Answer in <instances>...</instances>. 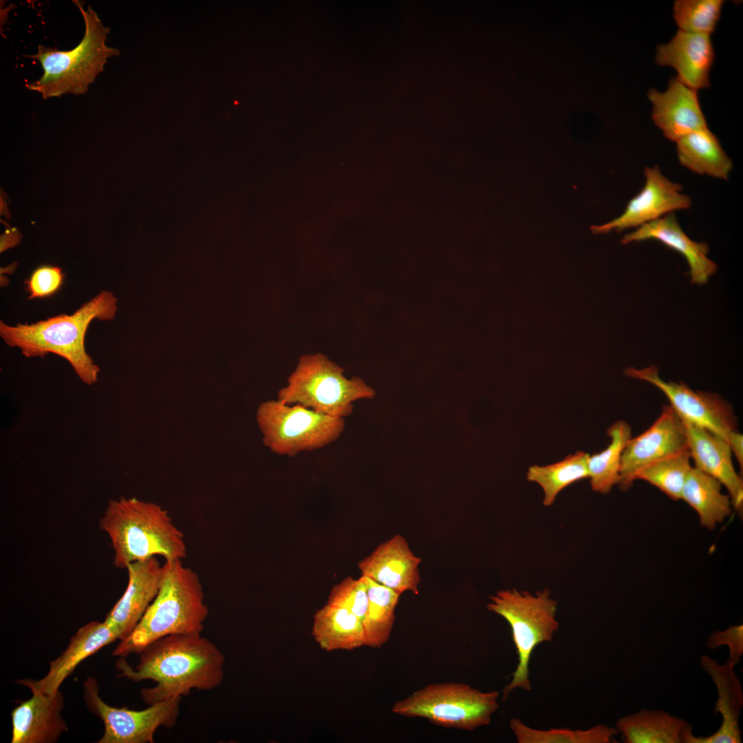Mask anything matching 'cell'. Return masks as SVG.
<instances>
[{"mask_svg":"<svg viewBox=\"0 0 743 743\" xmlns=\"http://www.w3.org/2000/svg\"><path fill=\"white\" fill-rule=\"evenodd\" d=\"M610 443L599 453L589 455L588 477L593 491L606 494L617 484L623 451L632 438V429L624 420H618L607 430Z\"/></svg>","mask_w":743,"mask_h":743,"instance_id":"4316f807","label":"cell"},{"mask_svg":"<svg viewBox=\"0 0 743 743\" xmlns=\"http://www.w3.org/2000/svg\"><path fill=\"white\" fill-rule=\"evenodd\" d=\"M73 2L85 22V34L80 43L68 51L39 45L35 54L24 55L37 60L42 65L43 74L28 84V88L41 94L44 99L65 94H85L88 86L103 71L107 59L120 54L117 49L106 45L110 30L103 25L96 12L90 6L85 9L80 1Z\"/></svg>","mask_w":743,"mask_h":743,"instance_id":"5b68a950","label":"cell"},{"mask_svg":"<svg viewBox=\"0 0 743 743\" xmlns=\"http://www.w3.org/2000/svg\"><path fill=\"white\" fill-rule=\"evenodd\" d=\"M731 453H733L741 469H743V435L738 431L731 433L728 440Z\"/></svg>","mask_w":743,"mask_h":743,"instance_id":"d590c367","label":"cell"},{"mask_svg":"<svg viewBox=\"0 0 743 743\" xmlns=\"http://www.w3.org/2000/svg\"><path fill=\"white\" fill-rule=\"evenodd\" d=\"M722 486L718 480L692 466L682 491L680 499L696 511L700 525L709 530L722 523L733 508Z\"/></svg>","mask_w":743,"mask_h":743,"instance_id":"484cf974","label":"cell"},{"mask_svg":"<svg viewBox=\"0 0 743 743\" xmlns=\"http://www.w3.org/2000/svg\"><path fill=\"white\" fill-rule=\"evenodd\" d=\"M644 174L643 188L629 201L624 212L606 224L592 226L590 229L594 234L637 228L676 211L691 207V200L681 192V185L663 175L658 166L646 167Z\"/></svg>","mask_w":743,"mask_h":743,"instance_id":"4fadbf2b","label":"cell"},{"mask_svg":"<svg viewBox=\"0 0 743 743\" xmlns=\"http://www.w3.org/2000/svg\"><path fill=\"white\" fill-rule=\"evenodd\" d=\"M705 645L714 650L722 645L728 646L729 656L726 661L734 665L738 664L743 654V625H731L724 630L713 632L708 637Z\"/></svg>","mask_w":743,"mask_h":743,"instance_id":"e575fe53","label":"cell"},{"mask_svg":"<svg viewBox=\"0 0 743 743\" xmlns=\"http://www.w3.org/2000/svg\"><path fill=\"white\" fill-rule=\"evenodd\" d=\"M99 525L111 540L118 568L157 555L165 560L186 557L183 533L156 504L134 497L109 500Z\"/></svg>","mask_w":743,"mask_h":743,"instance_id":"277c9868","label":"cell"},{"mask_svg":"<svg viewBox=\"0 0 743 743\" xmlns=\"http://www.w3.org/2000/svg\"><path fill=\"white\" fill-rule=\"evenodd\" d=\"M368 586L363 576L348 577L332 588L327 603L347 609L363 622L369 605Z\"/></svg>","mask_w":743,"mask_h":743,"instance_id":"d6a6232c","label":"cell"},{"mask_svg":"<svg viewBox=\"0 0 743 743\" xmlns=\"http://www.w3.org/2000/svg\"><path fill=\"white\" fill-rule=\"evenodd\" d=\"M588 453L577 451L554 464L529 467L527 480L542 488L544 506H551L558 494L567 486L588 477Z\"/></svg>","mask_w":743,"mask_h":743,"instance_id":"f1b7e54d","label":"cell"},{"mask_svg":"<svg viewBox=\"0 0 743 743\" xmlns=\"http://www.w3.org/2000/svg\"><path fill=\"white\" fill-rule=\"evenodd\" d=\"M312 636L326 652L365 646L362 621L346 608L326 603L313 616Z\"/></svg>","mask_w":743,"mask_h":743,"instance_id":"cb8c5ba5","label":"cell"},{"mask_svg":"<svg viewBox=\"0 0 743 743\" xmlns=\"http://www.w3.org/2000/svg\"><path fill=\"white\" fill-rule=\"evenodd\" d=\"M343 373L342 367L321 353L302 356L287 386L279 391L277 400L344 418L352 413L354 401L373 398L375 391L361 378L348 379Z\"/></svg>","mask_w":743,"mask_h":743,"instance_id":"52a82bcc","label":"cell"},{"mask_svg":"<svg viewBox=\"0 0 743 743\" xmlns=\"http://www.w3.org/2000/svg\"><path fill=\"white\" fill-rule=\"evenodd\" d=\"M127 588L105 622L114 629L119 640L128 636L143 616L157 596L163 577L164 566L156 557L128 565Z\"/></svg>","mask_w":743,"mask_h":743,"instance_id":"5bb4252c","label":"cell"},{"mask_svg":"<svg viewBox=\"0 0 743 743\" xmlns=\"http://www.w3.org/2000/svg\"><path fill=\"white\" fill-rule=\"evenodd\" d=\"M700 663L716 687L718 700L713 713L721 715L722 722L718 731L707 737L694 735L690 724L685 732L684 743H741L739 718L743 707V693L735 665L727 661L720 664L707 655L701 656Z\"/></svg>","mask_w":743,"mask_h":743,"instance_id":"9a60e30c","label":"cell"},{"mask_svg":"<svg viewBox=\"0 0 743 743\" xmlns=\"http://www.w3.org/2000/svg\"><path fill=\"white\" fill-rule=\"evenodd\" d=\"M681 420L694 467L718 480L726 488L733 508L742 514L743 481L734 469L729 442L703 427Z\"/></svg>","mask_w":743,"mask_h":743,"instance_id":"ac0fdd59","label":"cell"},{"mask_svg":"<svg viewBox=\"0 0 743 743\" xmlns=\"http://www.w3.org/2000/svg\"><path fill=\"white\" fill-rule=\"evenodd\" d=\"M649 239L662 243L686 259L693 284L706 283L716 272L717 265L707 256L708 244L691 239L680 227L674 213L666 215L625 235L621 243L627 244Z\"/></svg>","mask_w":743,"mask_h":743,"instance_id":"7402d4cb","label":"cell"},{"mask_svg":"<svg viewBox=\"0 0 743 743\" xmlns=\"http://www.w3.org/2000/svg\"><path fill=\"white\" fill-rule=\"evenodd\" d=\"M421 558L411 550L406 539L395 535L359 561L361 576L367 577L399 594L410 591L418 594Z\"/></svg>","mask_w":743,"mask_h":743,"instance_id":"e0dca14e","label":"cell"},{"mask_svg":"<svg viewBox=\"0 0 743 743\" xmlns=\"http://www.w3.org/2000/svg\"><path fill=\"white\" fill-rule=\"evenodd\" d=\"M117 639L118 634L105 621L90 622L80 627L61 654L50 663L49 671L44 677L36 680L20 679L16 682L27 687L32 693L54 694L83 660Z\"/></svg>","mask_w":743,"mask_h":743,"instance_id":"d6986e66","label":"cell"},{"mask_svg":"<svg viewBox=\"0 0 743 743\" xmlns=\"http://www.w3.org/2000/svg\"><path fill=\"white\" fill-rule=\"evenodd\" d=\"M65 274L60 267L43 265L36 268L26 279L25 291L28 299H42L52 296L62 286Z\"/></svg>","mask_w":743,"mask_h":743,"instance_id":"836d02e7","label":"cell"},{"mask_svg":"<svg viewBox=\"0 0 743 743\" xmlns=\"http://www.w3.org/2000/svg\"><path fill=\"white\" fill-rule=\"evenodd\" d=\"M688 449L671 455L641 469L636 480H645L659 488L674 500H679L690 470Z\"/></svg>","mask_w":743,"mask_h":743,"instance_id":"4dcf8cb0","label":"cell"},{"mask_svg":"<svg viewBox=\"0 0 743 743\" xmlns=\"http://www.w3.org/2000/svg\"><path fill=\"white\" fill-rule=\"evenodd\" d=\"M714 61L710 35L678 30L672 39L658 45L656 63L677 72L676 78L694 89L709 87V72Z\"/></svg>","mask_w":743,"mask_h":743,"instance_id":"ffe728a7","label":"cell"},{"mask_svg":"<svg viewBox=\"0 0 743 743\" xmlns=\"http://www.w3.org/2000/svg\"><path fill=\"white\" fill-rule=\"evenodd\" d=\"M647 97L652 105V120L668 140L676 142L691 132L708 127L698 90L676 76L669 80L665 91L652 89Z\"/></svg>","mask_w":743,"mask_h":743,"instance_id":"2e32d148","label":"cell"},{"mask_svg":"<svg viewBox=\"0 0 743 743\" xmlns=\"http://www.w3.org/2000/svg\"><path fill=\"white\" fill-rule=\"evenodd\" d=\"M625 374L658 388L680 419L703 427L726 442L731 433L737 431L733 408L718 394L694 391L682 382L665 381L660 377L658 368L655 365L641 369L629 367Z\"/></svg>","mask_w":743,"mask_h":743,"instance_id":"8fae6325","label":"cell"},{"mask_svg":"<svg viewBox=\"0 0 743 743\" xmlns=\"http://www.w3.org/2000/svg\"><path fill=\"white\" fill-rule=\"evenodd\" d=\"M257 422L263 442L278 455L294 457L334 441L345 428L343 418L318 413L299 404L268 400L259 406Z\"/></svg>","mask_w":743,"mask_h":743,"instance_id":"9c48e42d","label":"cell"},{"mask_svg":"<svg viewBox=\"0 0 743 743\" xmlns=\"http://www.w3.org/2000/svg\"><path fill=\"white\" fill-rule=\"evenodd\" d=\"M64 698L60 691L52 695L32 693L19 701L11 713L12 743H53L68 727L61 715Z\"/></svg>","mask_w":743,"mask_h":743,"instance_id":"44dd1931","label":"cell"},{"mask_svg":"<svg viewBox=\"0 0 743 743\" xmlns=\"http://www.w3.org/2000/svg\"><path fill=\"white\" fill-rule=\"evenodd\" d=\"M499 691L484 692L460 682L430 684L397 701L392 713L465 731L488 725L499 709Z\"/></svg>","mask_w":743,"mask_h":743,"instance_id":"ba28073f","label":"cell"},{"mask_svg":"<svg viewBox=\"0 0 743 743\" xmlns=\"http://www.w3.org/2000/svg\"><path fill=\"white\" fill-rule=\"evenodd\" d=\"M722 0H677L674 18L678 30L711 35L720 19Z\"/></svg>","mask_w":743,"mask_h":743,"instance_id":"1f68e13d","label":"cell"},{"mask_svg":"<svg viewBox=\"0 0 743 743\" xmlns=\"http://www.w3.org/2000/svg\"><path fill=\"white\" fill-rule=\"evenodd\" d=\"M689 724L667 711L643 709L618 718L615 728L625 743H684Z\"/></svg>","mask_w":743,"mask_h":743,"instance_id":"d4e9b609","label":"cell"},{"mask_svg":"<svg viewBox=\"0 0 743 743\" xmlns=\"http://www.w3.org/2000/svg\"><path fill=\"white\" fill-rule=\"evenodd\" d=\"M676 143L678 159L683 166L699 175L729 179L732 160L708 127L691 132Z\"/></svg>","mask_w":743,"mask_h":743,"instance_id":"603a6c76","label":"cell"},{"mask_svg":"<svg viewBox=\"0 0 743 743\" xmlns=\"http://www.w3.org/2000/svg\"><path fill=\"white\" fill-rule=\"evenodd\" d=\"M510 728L519 743H610L618 733L616 728L598 724L585 730L570 729H536L520 719L510 720Z\"/></svg>","mask_w":743,"mask_h":743,"instance_id":"f546056e","label":"cell"},{"mask_svg":"<svg viewBox=\"0 0 743 743\" xmlns=\"http://www.w3.org/2000/svg\"><path fill=\"white\" fill-rule=\"evenodd\" d=\"M83 699L91 713L104 724L105 732L98 743H153L159 727L169 729L176 724L182 698L154 703L140 711L116 708L103 701L96 679L89 677L84 682Z\"/></svg>","mask_w":743,"mask_h":743,"instance_id":"30bf717a","label":"cell"},{"mask_svg":"<svg viewBox=\"0 0 743 743\" xmlns=\"http://www.w3.org/2000/svg\"><path fill=\"white\" fill-rule=\"evenodd\" d=\"M550 594L547 588L535 594L513 588L499 590L489 596L486 608L508 623L518 654L513 678L503 689L504 700L517 688L532 690L529 680L532 653L540 643L551 642L559 629V623L555 618L557 602L550 598Z\"/></svg>","mask_w":743,"mask_h":743,"instance_id":"8992f818","label":"cell"},{"mask_svg":"<svg viewBox=\"0 0 743 743\" xmlns=\"http://www.w3.org/2000/svg\"><path fill=\"white\" fill-rule=\"evenodd\" d=\"M364 577L368 586L369 597L368 608L363 622L365 646L380 648L390 638L396 617L395 610L400 594Z\"/></svg>","mask_w":743,"mask_h":743,"instance_id":"83f0119b","label":"cell"},{"mask_svg":"<svg viewBox=\"0 0 743 743\" xmlns=\"http://www.w3.org/2000/svg\"><path fill=\"white\" fill-rule=\"evenodd\" d=\"M688 449L682 420L670 405H664L660 416L643 433L631 438L621 457V490L627 491L645 466Z\"/></svg>","mask_w":743,"mask_h":743,"instance_id":"7c38bea8","label":"cell"},{"mask_svg":"<svg viewBox=\"0 0 743 743\" xmlns=\"http://www.w3.org/2000/svg\"><path fill=\"white\" fill-rule=\"evenodd\" d=\"M159 592L132 632L113 651L126 658L140 654L158 638L171 634H202L208 615L197 574L182 559L166 560Z\"/></svg>","mask_w":743,"mask_h":743,"instance_id":"3957f363","label":"cell"},{"mask_svg":"<svg viewBox=\"0 0 743 743\" xmlns=\"http://www.w3.org/2000/svg\"><path fill=\"white\" fill-rule=\"evenodd\" d=\"M225 656L219 647L202 634H171L152 642L140 653L133 668L120 658L116 663L120 676L134 682L151 680L156 683L144 688L140 695L148 705L182 698L192 689L211 691L224 678Z\"/></svg>","mask_w":743,"mask_h":743,"instance_id":"6da1fadb","label":"cell"},{"mask_svg":"<svg viewBox=\"0 0 743 743\" xmlns=\"http://www.w3.org/2000/svg\"><path fill=\"white\" fill-rule=\"evenodd\" d=\"M117 299L103 290L72 314H61L34 323L15 325L0 321V336L6 345L18 347L27 358H44L50 353L65 358L78 378L91 385L98 380L100 367L87 353L85 338L94 319L115 317Z\"/></svg>","mask_w":743,"mask_h":743,"instance_id":"7a4b0ae2","label":"cell"}]
</instances>
